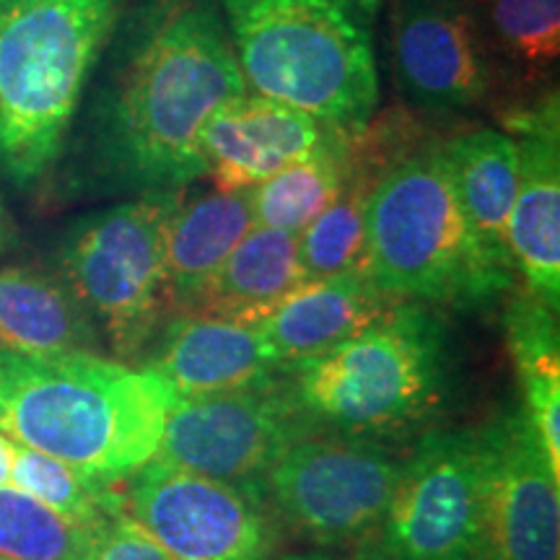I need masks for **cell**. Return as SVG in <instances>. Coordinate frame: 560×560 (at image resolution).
<instances>
[{"instance_id": "cell-1", "label": "cell", "mask_w": 560, "mask_h": 560, "mask_svg": "<svg viewBox=\"0 0 560 560\" xmlns=\"http://www.w3.org/2000/svg\"><path fill=\"white\" fill-rule=\"evenodd\" d=\"M91 115V164L120 192L202 179V132L247 83L213 0H145L125 21Z\"/></svg>"}, {"instance_id": "cell-2", "label": "cell", "mask_w": 560, "mask_h": 560, "mask_svg": "<svg viewBox=\"0 0 560 560\" xmlns=\"http://www.w3.org/2000/svg\"><path fill=\"white\" fill-rule=\"evenodd\" d=\"M174 402L143 366L0 348V433L96 478L125 480L156 459Z\"/></svg>"}, {"instance_id": "cell-3", "label": "cell", "mask_w": 560, "mask_h": 560, "mask_svg": "<svg viewBox=\"0 0 560 560\" xmlns=\"http://www.w3.org/2000/svg\"><path fill=\"white\" fill-rule=\"evenodd\" d=\"M363 270L395 301L480 310L516 289L462 208L441 145L395 151L366 208Z\"/></svg>"}, {"instance_id": "cell-4", "label": "cell", "mask_w": 560, "mask_h": 560, "mask_svg": "<svg viewBox=\"0 0 560 560\" xmlns=\"http://www.w3.org/2000/svg\"><path fill=\"white\" fill-rule=\"evenodd\" d=\"M249 91L363 130L380 107L382 0H213Z\"/></svg>"}, {"instance_id": "cell-5", "label": "cell", "mask_w": 560, "mask_h": 560, "mask_svg": "<svg viewBox=\"0 0 560 560\" xmlns=\"http://www.w3.org/2000/svg\"><path fill=\"white\" fill-rule=\"evenodd\" d=\"M128 0H0V177L32 187L58 161Z\"/></svg>"}, {"instance_id": "cell-6", "label": "cell", "mask_w": 560, "mask_h": 560, "mask_svg": "<svg viewBox=\"0 0 560 560\" xmlns=\"http://www.w3.org/2000/svg\"><path fill=\"white\" fill-rule=\"evenodd\" d=\"M314 429L387 441L423 425L446 400L450 335L425 304L397 301L366 330L283 369Z\"/></svg>"}, {"instance_id": "cell-7", "label": "cell", "mask_w": 560, "mask_h": 560, "mask_svg": "<svg viewBox=\"0 0 560 560\" xmlns=\"http://www.w3.org/2000/svg\"><path fill=\"white\" fill-rule=\"evenodd\" d=\"M182 190L149 192L83 215L58 249V276L117 359L145 353L172 310L166 229Z\"/></svg>"}, {"instance_id": "cell-8", "label": "cell", "mask_w": 560, "mask_h": 560, "mask_svg": "<svg viewBox=\"0 0 560 560\" xmlns=\"http://www.w3.org/2000/svg\"><path fill=\"white\" fill-rule=\"evenodd\" d=\"M400 467L402 459L382 441L312 429L270 467L260 499L314 542H366L380 535Z\"/></svg>"}, {"instance_id": "cell-9", "label": "cell", "mask_w": 560, "mask_h": 560, "mask_svg": "<svg viewBox=\"0 0 560 560\" xmlns=\"http://www.w3.org/2000/svg\"><path fill=\"white\" fill-rule=\"evenodd\" d=\"M312 429L280 374L257 387L177 397L156 459L260 495L280 454Z\"/></svg>"}, {"instance_id": "cell-10", "label": "cell", "mask_w": 560, "mask_h": 560, "mask_svg": "<svg viewBox=\"0 0 560 560\" xmlns=\"http://www.w3.org/2000/svg\"><path fill=\"white\" fill-rule=\"evenodd\" d=\"M480 488V429L429 431L402 459L374 550L384 560H475Z\"/></svg>"}, {"instance_id": "cell-11", "label": "cell", "mask_w": 560, "mask_h": 560, "mask_svg": "<svg viewBox=\"0 0 560 560\" xmlns=\"http://www.w3.org/2000/svg\"><path fill=\"white\" fill-rule=\"evenodd\" d=\"M125 506L172 560H268L278 542L260 495L161 459L130 475Z\"/></svg>"}, {"instance_id": "cell-12", "label": "cell", "mask_w": 560, "mask_h": 560, "mask_svg": "<svg viewBox=\"0 0 560 560\" xmlns=\"http://www.w3.org/2000/svg\"><path fill=\"white\" fill-rule=\"evenodd\" d=\"M389 60L397 91L420 115H467L499 102L470 0H397Z\"/></svg>"}, {"instance_id": "cell-13", "label": "cell", "mask_w": 560, "mask_h": 560, "mask_svg": "<svg viewBox=\"0 0 560 560\" xmlns=\"http://www.w3.org/2000/svg\"><path fill=\"white\" fill-rule=\"evenodd\" d=\"M482 488L475 560H560V475L522 405L480 429Z\"/></svg>"}, {"instance_id": "cell-14", "label": "cell", "mask_w": 560, "mask_h": 560, "mask_svg": "<svg viewBox=\"0 0 560 560\" xmlns=\"http://www.w3.org/2000/svg\"><path fill=\"white\" fill-rule=\"evenodd\" d=\"M520 145V187L506 244L522 289L560 306V125L558 100L503 117Z\"/></svg>"}, {"instance_id": "cell-15", "label": "cell", "mask_w": 560, "mask_h": 560, "mask_svg": "<svg viewBox=\"0 0 560 560\" xmlns=\"http://www.w3.org/2000/svg\"><path fill=\"white\" fill-rule=\"evenodd\" d=\"M340 132L310 112L247 91L210 117L202 132V177L215 190H252Z\"/></svg>"}, {"instance_id": "cell-16", "label": "cell", "mask_w": 560, "mask_h": 560, "mask_svg": "<svg viewBox=\"0 0 560 560\" xmlns=\"http://www.w3.org/2000/svg\"><path fill=\"white\" fill-rule=\"evenodd\" d=\"M140 366L177 397L257 387L283 371L247 322L185 312L164 322Z\"/></svg>"}, {"instance_id": "cell-17", "label": "cell", "mask_w": 560, "mask_h": 560, "mask_svg": "<svg viewBox=\"0 0 560 560\" xmlns=\"http://www.w3.org/2000/svg\"><path fill=\"white\" fill-rule=\"evenodd\" d=\"M395 304L397 301L376 289L369 272L359 268L306 280L249 325L268 346L278 366L285 369L350 340Z\"/></svg>"}, {"instance_id": "cell-18", "label": "cell", "mask_w": 560, "mask_h": 560, "mask_svg": "<svg viewBox=\"0 0 560 560\" xmlns=\"http://www.w3.org/2000/svg\"><path fill=\"white\" fill-rule=\"evenodd\" d=\"M470 5L506 115L558 100L560 0H470Z\"/></svg>"}, {"instance_id": "cell-19", "label": "cell", "mask_w": 560, "mask_h": 560, "mask_svg": "<svg viewBox=\"0 0 560 560\" xmlns=\"http://www.w3.org/2000/svg\"><path fill=\"white\" fill-rule=\"evenodd\" d=\"M0 348L32 355H100L102 335L60 276L0 268Z\"/></svg>"}, {"instance_id": "cell-20", "label": "cell", "mask_w": 560, "mask_h": 560, "mask_svg": "<svg viewBox=\"0 0 560 560\" xmlns=\"http://www.w3.org/2000/svg\"><path fill=\"white\" fill-rule=\"evenodd\" d=\"M306 280L310 278L301 265L296 234L252 226L185 314H208L249 325Z\"/></svg>"}, {"instance_id": "cell-21", "label": "cell", "mask_w": 560, "mask_h": 560, "mask_svg": "<svg viewBox=\"0 0 560 560\" xmlns=\"http://www.w3.org/2000/svg\"><path fill=\"white\" fill-rule=\"evenodd\" d=\"M255 226L247 190L179 195L166 229V278L172 310L185 312L210 276Z\"/></svg>"}, {"instance_id": "cell-22", "label": "cell", "mask_w": 560, "mask_h": 560, "mask_svg": "<svg viewBox=\"0 0 560 560\" xmlns=\"http://www.w3.org/2000/svg\"><path fill=\"white\" fill-rule=\"evenodd\" d=\"M462 208L495 257L511 265L506 226L520 187V145L503 130H467L441 145Z\"/></svg>"}, {"instance_id": "cell-23", "label": "cell", "mask_w": 560, "mask_h": 560, "mask_svg": "<svg viewBox=\"0 0 560 560\" xmlns=\"http://www.w3.org/2000/svg\"><path fill=\"white\" fill-rule=\"evenodd\" d=\"M506 342L522 384V410L540 439L550 467L560 475V332L558 310L532 296L511 291L506 317Z\"/></svg>"}, {"instance_id": "cell-24", "label": "cell", "mask_w": 560, "mask_h": 560, "mask_svg": "<svg viewBox=\"0 0 560 560\" xmlns=\"http://www.w3.org/2000/svg\"><path fill=\"white\" fill-rule=\"evenodd\" d=\"M359 136L361 130H342L312 156L247 190L255 226L299 236L346 185L359 153Z\"/></svg>"}, {"instance_id": "cell-25", "label": "cell", "mask_w": 560, "mask_h": 560, "mask_svg": "<svg viewBox=\"0 0 560 560\" xmlns=\"http://www.w3.org/2000/svg\"><path fill=\"white\" fill-rule=\"evenodd\" d=\"M392 153L371 151L369 128L359 136V153L342 190L335 200L299 234V257L310 280L340 276L363 268L366 255V208L376 174Z\"/></svg>"}, {"instance_id": "cell-26", "label": "cell", "mask_w": 560, "mask_h": 560, "mask_svg": "<svg viewBox=\"0 0 560 560\" xmlns=\"http://www.w3.org/2000/svg\"><path fill=\"white\" fill-rule=\"evenodd\" d=\"M11 486L83 529L100 527L102 522L128 511L125 493L115 488V480L96 478L21 444L13 452Z\"/></svg>"}, {"instance_id": "cell-27", "label": "cell", "mask_w": 560, "mask_h": 560, "mask_svg": "<svg viewBox=\"0 0 560 560\" xmlns=\"http://www.w3.org/2000/svg\"><path fill=\"white\" fill-rule=\"evenodd\" d=\"M89 529L62 520L24 490L0 486V556L11 560H79Z\"/></svg>"}, {"instance_id": "cell-28", "label": "cell", "mask_w": 560, "mask_h": 560, "mask_svg": "<svg viewBox=\"0 0 560 560\" xmlns=\"http://www.w3.org/2000/svg\"><path fill=\"white\" fill-rule=\"evenodd\" d=\"M79 560H172L128 511L89 529Z\"/></svg>"}, {"instance_id": "cell-29", "label": "cell", "mask_w": 560, "mask_h": 560, "mask_svg": "<svg viewBox=\"0 0 560 560\" xmlns=\"http://www.w3.org/2000/svg\"><path fill=\"white\" fill-rule=\"evenodd\" d=\"M13 452H16V444L5 433H0V486H11Z\"/></svg>"}, {"instance_id": "cell-30", "label": "cell", "mask_w": 560, "mask_h": 560, "mask_svg": "<svg viewBox=\"0 0 560 560\" xmlns=\"http://www.w3.org/2000/svg\"><path fill=\"white\" fill-rule=\"evenodd\" d=\"M283 560H384V558L374 548H366V550H361L359 556H348V558H335V556H322V552H310V556H291V558H283Z\"/></svg>"}, {"instance_id": "cell-31", "label": "cell", "mask_w": 560, "mask_h": 560, "mask_svg": "<svg viewBox=\"0 0 560 560\" xmlns=\"http://www.w3.org/2000/svg\"><path fill=\"white\" fill-rule=\"evenodd\" d=\"M5 240V215H3V208H0V244Z\"/></svg>"}, {"instance_id": "cell-32", "label": "cell", "mask_w": 560, "mask_h": 560, "mask_svg": "<svg viewBox=\"0 0 560 560\" xmlns=\"http://www.w3.org/2000/svg\"><path fill=\"white\" fill-rule=\"evenodd\" d=\"M0 560H11V558H3V556H0Z\"/></svg>"}]
</instances>
